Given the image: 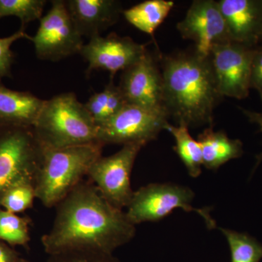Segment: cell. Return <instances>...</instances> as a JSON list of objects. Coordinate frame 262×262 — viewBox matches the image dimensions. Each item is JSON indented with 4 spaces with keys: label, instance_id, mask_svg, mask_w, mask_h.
I'll use <instances>...</instances> for the list:
<instances>
[{
    "label": "cell",
    "instance_id": "603a6c76",
    "mask_svg": "<svg viewBox=\"0 0 262 262\" xmlns=\"http://www.w3.org/2000/svg\"><path fill=\"white\" fill-rule=\"evenodd\" d=\"M35 199L34 183H20L5 192L2 198L0 207L5 211L17 214L32 208Z\"/></svg>",
    "mask_w": 262,
    "mask_h": 262
},
{
    "label": "cell",
    "instance_id": "6da1fadb",
    "mask_svg": "<svg viewBox=\"0 0 262 262\" xmlns=\"http://www.w3.org/2000/svg\"><path fill=\"white\" fill-rule=\"evenodd\" d=\"M51 229L41 242L51 257L113 255L135 237L136 226L91 181H82L56 206Z\"/></svg>",
    "mask_w": 262,
    "mask_h": 262
},
{
    "label": "cell",
    "instance_id": "30bf717a",
    "mask_svg": "<svg viewBox=\"0 0 262 262\" xmlns=\"http://www.w3.org/2000/svg\"><path fill=\"white\" fill-rule=\"evenodd\" d=\"M254 49L232 41L212 48L208 57L222 97L236 99L248 97L251 90Z\"/></svg>",
    "mask_w": 262,
    "mask_h": 262
},
{
    "label": "cell",
    "instance_id": "d4e9b609",
    "mask_svg": "<svg viewBox=\"0 0 262 262\" xmlns=\"http://www.w3.org/2000/svg\"><path fill=\"white\" fill-rule=\"evenodd\" d=\"M108 96V89L106 86L102 91L92 95L87 102L84 103V108L97 125L104 121Z\"/></svg>",
    "mask_w": 262,
    "mask_h": 262
},
{
    "label": "cell",
    "instance_id": "e0dca14e",
    "mask_svg": "<svg viewBox=\"0 0 262 262\" xmlns=\"http://www.w3.org/2000/svg\"><path fill=\"white\" fill-rule=\"evenodd\" d=\"M198 141L201 146L203 165L209 170H217L229 160L237 159L244 154L241 140L230 139L223 131L213 130V126L200 134Z\"/></svg>",
    "mask_w": 262,
    "mask_h": 262
},
{
    "label": "cell",
    "instance_id": "f1b7e54d",
    "mask_svg": "<svg viewBox=\"0 0 262 262\" xmlns=\"http://www.w3.org/2000/svg\"><path fill=\"white\" fill-rule=\"evenodd\" d=\"M243 112L249 119L250 121L257 124L259 126L262 132V115L261 113H255V112L248 111V110H243ZM262 160V154L257 157V165Z\"/></svg>",
    "mask_w": 262,
    "mask_h": 262
},
{
    "label": "cell",
    "instance_id": "7c38bea8",
    "mask_svg": "<svg viewBox=\"0 0 262 262\" xmlns=\"http://www.w3.org/2000/svg\"><path fill=\"white\" fill-rule=\"evenodd\" d=\"M144 45L139 44L128 37H120L115 33L91 38L84 44L80 54L89 63L88 72L105 70L112 77L119 71H125L145 54Z\"/></svg>",
    "mask_w": 262,
    "mask_h": 262
},
{
    "label": "cell",
    "instance_id": "7a4b0ae2",
    "mask_svg": "<svg viewBox=\"0 0 262 262\" xmlns=\"http://www.w3.org/2000/svg\"><path fill=\"white\" fill-rule=\"evenodd\" d=\"M163 106L177 125L212 126L215 108L223 98L209 57L195 51L167 57L163 63Z\"/></svg>",
    "mask_w": 262,
    "mask_h": 262
},
{
    "label": "cell",
    "instance_id": "44dd1931",
    "mask_svg": "<svg viewBox=\"0 0 262 262\" xmlns=\"http://www.w3.org/2000/svg\"><path fill=\"white\" fill-rule=\"evenodd\" d=\"M30 220L0 208V241L10 246H27Z\"/></svg>",
    "mask_w": 262,
    "mask_h": 262
},
{
    "label": "cell",
    "instance_id": "5b68a950",
    "mask_svg": "<svg viewBox=\"0 0 262 262\" xmlns=\"http://www.w3.org/2000/svg\"><path fill=\"white\" fill-rule=\"evenodd\" d=\"M43 150L32 127L0 125V203L13 186L34 183Z\"/></svg>",
    "mask_w": 262,
    "mask_h": 262
},
{
    "label": "cell",
    "instance_id": "1f68e13d",
    "mask_svg": "<svg viewBox=\"0 0 262 262\" xmlns=\"http://www.w3.org/2000/svg\"><path fill=\"white\" fill-rule=\"evenodd\" d=\"M261 40H262V36H261Z\"/></svg>",
    "mask_w": 262,
    "mask_h": 262
},
{
    "label": "cell",
    "instance_id": "83f0119b",
    "mask_svg": "<svg viewBox=\"0 0 262 262\" xmlns=\"http://www.w3.org/2000/svg\"><path fill=\"white\" fill-rule=\"evenodd\" d=\"M19 255L9 245L0 241V262H17Z\"/></svg>",
    "mask_w": 262,
    "mask_h": 262
},
{
    "label": "cell",
    "instance_id": "ffe728a7",
    "mask_svg": "<svg viewBox=\"0 0 262 262\" xmlns=\"http://www.w3.org/2000/svg\"><path fill=\"white\" fill-rule=\"evenodd\" d=\"M228 242L231 262H260L262 259V244L244 232L220 228Z\"/></svg>",
    "mask_w": 262,
    "mask_h": 262
},
{
    "label": "cell",
    "instance_id": "2e32d148",
    "mask_svg": "<svg viewBox=\"0 0 262 262\" xmlns=\"http://www.w3.org/2000/svg\"><path fill=\"white\" fill-rule=\"evenodd\" d=\"M45 101L31 93L8 89L0 82V125L33 127Z\"/></svg>",
    "mask_w": 262,
    "mask_h": 262
},
{
    "label": "cell",
    "instance_id": "52a82bcc",
    "mask_svg": "<svg viewBox=\"0 0 262 262\" xmlns=\"http://www.w3.org/2000/svg\"><path fill=\"white\" fill-rule=\"evenodd\" d=\"M27 38L34 43L37 58L45 61H58L80 53L84 46L63 0L51 2L47 14L39 19L35 35Z\"/></svg>",
    "mask_w": 262,
    "mask_h": 262
},
{
    "label": "cell",
    "instance_id": "4dcf8cb0",
    "mask_svg": "<svg viewBox=\"0 0 262 262\" xmlns=\"http://www.w3.org/2000/svg\"><path fill=\"white\" fill-rule=\"evenodd\" d=\"M260 96H261V101H262V93H260ZM262 115V113H261Z\"/></svg>",
    "mask_w": 262,
    "mask_h": 262
},
{
    "label": "cell",
    "instance_id": "484cf974",
    "mask_svg": "<svg viewBox=\"0 0 262 262\" xmlns=\"http://www.w3.org/2000/svg\"><path fill=\"white\" fill-rule=\"evenodd\" d=\"M48 262H120L113 255L84 254L51 257Z\"/></svg>",
    "mask_w": 262,
    "mask_h": 262
},
{
    "label": "cell",
    "instance_id": "f546056e",
    "mask_svg": "<svg viewBox=\"0 0 262 262\" xmlns=\"http://www.w3.org/2000/svg\"><path fill=\"white\" fill-rule=\"evenodd\" d=\"M17 262H31V261H28V260H27V259H24V258H19L18 261Z\"/></svg>",
    "mask_w": 262,
    "mask_h": 262
},
{
    "label": "cell",
    "instance_id": "9c48e42d",
    "mask_svg": "<svg viewBox=\"0 0 262 262\" xmlns=\"http://www.w3.org/2000/svg\"><path fill=\"white\" fill-rule=\"evenodd\" d=\"M141 144L122 146V149L107 157H100L91 165L87 177L101 195L115 208H127L132 199L130 176Z\"/></svg>",
    "mask_w": 262,
    "mask_h": 262
},
{
    "label": "cell",
    "instance_id": "3957f363",
    "mask_svg": "<svg viewBox=\"0 0 262 262\" xmlns=\"http://www.w3.org/2000/svg\"><path fill=\"white\" fill-rule=\"evenodd\" d=\"M100 143L43 150L34 179L36 199L48 208L56 207L87 177L91 165L102 156Z\"/></svg>",
    "mask_w": 262,
    "mask_h": 262
},
{
    "label": "cell",
    "instance_id": "8fae6325",
    "mask_svg": "<svg viewBox=\"0 0 262 262\" xmlns=\"http://www.w3.org/2000/svg\"><path fill=\"white\" fill-rule=\"evenodd\" d=\"M177 28L184 39L194 43V51L203 57L209 56L216 45L231 41L218 1L214 0L193 1Z\"/></svg>",
    "mask_w": 262,
    "mask_h": 262
},
{
    "label": "cell",
    "instance_id": "cb8c5ba5",
    "mask_svg": "<svg viewBox=\"0 0 262 262\" xmlns=\"http://www.w3.org/2000/svg\"><path fill=\"white\" fill-rule=\"evenodd\" d=\"M28 37L24 28H20L9 37L0 38V80L5 77H10L13 62V53L11 47L18 39Z\"/></svg>",
    "mask_w": 262,
    "mask_h": 262
},
{
    "label": "cell",
    "instance_id": "8992f818",
    "mask_svg": "<svg viewBox=\"0 0 262 262\" xmlns=\"http://www.w3.org/2000/svg\"><path fill=\"white\" fill-rule=\"evenodd\" d=\"M194 193L190 188L175 184H150L134 192L125 212L134 225L144 222H158L180 208L185 211H195L203 217L208 229L216 227L210 215L209 208L192 206Z\"/></svg>",
    "mask_w": 262,
    "mask_h": 262
},
{
    "label": "cell",
    "instance_id": "277c9868",
    "mask_svg": "<svg viewBox=\"0 0 262 262\" xmlns=\"http://www.w3.org/2000/svg\"><path fill=\"white\" fill-rule=\"evenodd\" d=\"M33 130L46 149L98 143V125L74 93L46 100Z\"/></svg>",
    "mask_w": 262,
    "mask_h": 262
},
{
    "label": "cell",
    "instance_id": "9a60e30c",
    "mask_svg": "<svg viewBox=\"0 0 262 262\" xmlns=\"http://www.w3.org/2000/svg\"><path fill=\"white\" fill-rule=\"evenodd\" d=\"M77 30L82 37L91 39L116 24L123 10L116 0L65 1Z\"/></svg>",
    "mask_w": 262,
    "mask_h": 262
},
{
    "label": "cell",
    "instance_id": "7402d4cb",
    "mask_svg": "<svg viewBox=\"0 0 262 262\" xmlns=\"http://www.w3.org/2000/svg\"><path fill=\"white\" fill-rule=\"evenodd\" d=\"M46 3L45 0H0V19L17 17L24 28L27 24L42 18Z\"/></svg>",
    "mask_w": 262,
    "mask_h": 262
},
{
    "label": "cell",
    "instance_id": "4fadbf2b",
    "mask_svg": "<svg viewBox=\"0 0 262 262\" xmlns=\"http://www.w3.org/2000/svg\"><path fill=\"white\" fill-rule=\"evenodd\" d=\"M118 86L127 103L166 113L163 106L162 72L149 52L123 71Z\"/></svg>",
    "mask_w": 262,
    "mask_h": 262
},
{
    "label": "cell",
    "instance_id": "ac0fdd59",
    "mask_svg": "<svg viewBox=\"0 0 262 262\" xmlns=\"http://www.w3.org/2000/svg\"><path fill=\"white\" fill-rule=\"evenodd\" d=\"M174 5L170 0H146L123 10L122 13L131 25L154 37L155 31L168 17Z\"/></svg>",
    "mask_w": 262,
    "mask_h": 262
},
{
    "label": "cell",
    "instance_id": "5bb4252c",
    "mask_svg": "<svg viewBox=\"0 0 262 262\" xmlns=\"http://www.w3.org/2000/svg\"><path fill=\"white\" fill-rule=\"evenodd\" d=\"M232 42L256 48L262 36V0H220Z\"/></svg>",
    "mask_w": 262,
    "mask_h": 262
},
{
    "label": "cell",
    "instance_id": "ba28073f",
    "mask_svg": "<svg viewBox=\"0 0 262 262\" xmlns=\"http://www.w3.org/2000/svg\"><path fill=\"white\" fill-rule=\"evenodd\" d=\"M168 119L165 112L127 103L117 115L98 125L97 141L103 146L138 144L144 146L165 130Z\"/></svg>",
    "mask_w": 262,
    "mask_h": 262
},
{
    "label": "cell",
    "instance_id": "4316f807",
    "mask_svg": "<svg viewBox=\"0 0 262 262\" xmlns=\"http://www.w3.org/2000/svg\"><path fill=\"white\" fill-rule=\"evenodd\" d=\"M262 93V47L255 48L251 63V89Z\"/></svg>",
    "mask_w": 262,
    "mask_h": 262
},
{
    "label": "cell",
    "instance_id": "d6986e66",
    "mask_svg": "<svg viewBox=\"0 0 262 262\" xmlns=\"http://www.w3.org/2000/svg\"><path fill=\"white\" fill-rule=\"evenodd\" d=\"M165 130L173 136L176 142L174 151L185 165L188 173L192 178H198L202 173L203 165L200 143L193 139L189 134V127L186 125H173L168 122Z\"/></svg>",
    "mask_w": 262,
    "mask_h": 262
}]
</instances>
